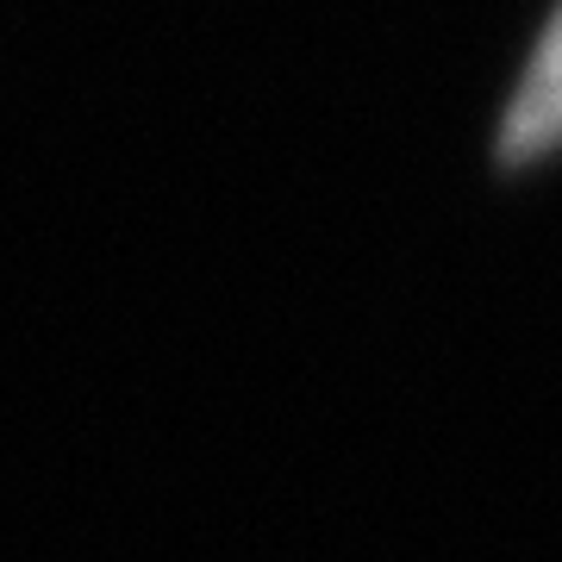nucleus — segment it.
<instances>
[{
  "instance_id": "f257e3e1",
  "label": "nucleus",
  "mask_w": 562,
  "mask_h": 562,
  "mask_svg": "<svg viewBox=\"0 0 562 562\" xmlns=\"http://www.w3.org/2000/svg\"><path fill=\"white\" fill-rule=\"evenodd\" d=\"M557 150H562V7L557 20L543 25V38L531 44L519 81H513V101H506L501 138H494L501 169H525V162H543Z\"/></svg>"
}]
</instances>
